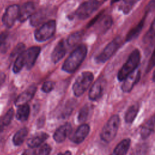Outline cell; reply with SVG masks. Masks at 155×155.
<instances>
[{
    "mask_svg": "<svg viewBox=\"0 0 155 155\" xmlns=\"http://www.w3.org/2000/svg\"><path fill=\"white\" fill-rule=\"evenodd\" d=\"M87 53V48L85 44L77 46L67 57L64 62L62 69L68 73H74L81 65Z\"/></svg>",
    "mask_w": 155,
    "mask_h": 155,
    "instance_id": "6da1fadb",
    "label": "cell"
},
{
    "mask_svg": "<svg viewBox=\"0 0 155 155\" xmlns=\"http://www.w3.org/2000/svg\"><path fill=\"white\" fill-rule=\"evenodd\" d=\"M140 61V53L138 49H134L128 56L117 73V79L123 81L128 75L134 71L139 65Z\"/></svg>",
    "mask_w": 155,
    "mask_h": 155,
    "instance_id": "7a4b0ae2",
    "label": "cell"
},
{
    "mask_svg": "<svg viewBox=\"0 0 155 155\" xmlns=\"http://www.w3.org/2000/svg\"><path fill=\"white\" fill-rule=\"evenodd\" d=\"M94 79L93 74L89 71L82 72L76 78L73 85L74 94L79 97L88 88Z\"/></svg>",
    "mask_w": 155,
    "mask_h": 155,
    "instance_id": "3957f363",
    "label": "cell"
},
{
    "mask_svg": "<svg viewBox=\"0 0 155 155\" xmlns=\"http://www.w3.org/2000/svg\"><path fill=\"white\" fill-rule=\"evenodd\" d=\"M119 125V116H112L104 126L101 133V138L106 142H111L115 137Z\"/></svg>",
    "mask_w": 155,
    "mask_h": 155,
    "instance_id": "277c9868",
    "label": "cell"
},
{
    "mask_svg": "<svg viewBox=\"0 0 155 155\" xmlns=\"http://www.w3.org/2000/svg\"><path fill=\"white\" fill-rule=\"evenodd\" d=\"M55 20H50L45 22L35 32V38L38 42H44L50 39L56 32Z\"/></svg>",
    "mask_w": 155,
    "mask_h": 155,
    "instance_id": "5b68a950",
    "label": "cell"
},
{
    "mask_svg": "<svg viewBox=\"0 0 155 155\" xmlns=\"http://www.w3.org/2000/svg\"><path fill=\"white\" fill-rule=\"evenodd\" d=\"M121 40L120 37L115 38L109 42L104 50L96 57L95 61L97 63L101 64L107 61L117 51L120 45Z\"/></svg>",
    "mask_w": 155,
    "mask_h": 155,
    "instance_id": "8992f818",
    "label": "cell"
},
{
    "mask_svg": "<svg viewBox=\"0 0 155 155\" xmlns=\"http://www.w3.org/2000/svg\"><path fill=\"white\" fill-rule=\"evenodd\" d=\"M99 2L89 0L82 3L77 8L75 14L80 19H85L90 17L98 8Z\"/></svg>",
    "mask_w": 155,
    "mask_h": 155,
    "instance_id": "52a82bcc",
    "label": "cell"
},
{
    "mask_svg": "<svg viewBox=\"0 0 155 155\" xmlns=\"http://www.w3.org/2000/svg\"><path fill=\"white\" fill-rule=\"evenodd\" d=\"M40 51L41 48L39 47L33 46L28 48L27 50H24L20 54L24 67H25L26 68L30 70L33 67Z\"/></svg>",
    "mask_w": 155,
    "mask_h": 155,
    "instance_id": "ba28073f",
    "label": "cell"
},
{
    "mask_svg": "<svg viewBox=\"0 0 155 155\" xmlns=\"http://www.w3.org/2000/svg\"><path fill=\"white\" fill-rule=\"evenodd\" d=\"M19 7L18 5L8 6L2 16V22L7 28H11L15 24L16 19H18L19 14Z\"/></svg>",
    "mask_w": 155,
    "mask_h": 155,
    "instance_id": "9c48e42d",
    "label": "cell"
},
{
    "mask_svg": "<svg viewBox=\"0 0 155 155\" xmlns=\"http://www.w3.org/2000/svg\"><path fill=\"white\" fill-rule=\"evenodd\" d=\"M106 85V81L104 78L101 77L96 80L91 87L88 97L91 101H97L102 96Z\"/></svg>",
    "mask_w": 155,
    "mask_h": 155,
    "instance_id": "30bf717a",
    "label": "cell"
},
{
    "mask_svg": "<svg viewBox=\"0 0 155 155\" xmlns=\"http://www.w3.org/2000/svg\"><path fill=\"white\" fill-rule=\"evenodd\" d=\"M140 78V71L136 70L130 75H128L124 81L121 86V89L124 92L128 93L134 87V86L139 82Z\"/></svg>",
    "mask_w": 155,
    "mask_h": 155,
    "instance_id": "8fae6325",
    "label": "cell"
},
{
    "mask_svg": "<svg viewBox=\"0 0 155 155\" xmlns=\"http://www.w3.org/2000/svg\"><path fill=\"white\" fill-rule=\"evenodd\" d=\"M66 52L67 46L65 44V42L63 39H61L55 45L51 53V61L54 64L58 63L60 60H61L64 57L65 54H66Z\"/></svg>",
    "mask_w": 155,
    "mask_h": 155,
    "instance_id": "7c38bea8",
    "label": "cell"
},
{
    "mask_svg": "<svg viewBox=\"0 0 155 155\" xmlns=\"http://www.w3.org/2000/svg\"><path fill=\"white\" fill-rule=\"evenodd\" d=\"M37 88L35 85L30 86L27 89L23 91L21 94L19 95L15 101V105L17 107L27 104V103L30 101L34 96Z\"/></svg>",
    "mask_w": 155,
    "mask_h": 155,
    "instance_id": "4fadbf2b",
    "label": "cell"
},
{
    "mask_svg": "<svg viewBox=\"0 0 155 155\" xmlns=\"http://www.w3.org/2000/svg\"><path fill=\"white\" fill-rule=\"evenodd\" d=\"M35 11V5L31 2L24 3L19 8V14L18 20L21 22H24L33 15Z\"/></svg>",
    "mask_w": 155,
    "mask_h": 155,
    "instance_id": "5bb4252c",
    "label": "cell"
},
{
    "mask_svg": "<svg viewBox=\"0 0 155 155\" xmlns=\"http://www.w3.org/2000/svg\"><path fill=\"white\" fill-rule=\"evenodd\" d=\"M90 132V127L88 124H82L70 137V139L75 143H80L84 141Z\"/></svg>",
    "mask_w": 155,
    "mask_h": 155,
    "instance_id": "9a60e30c",
    "label": "cell"
},
{
    "mask_svg": "<svg viewBox=\"0 0 155 155\" xmlns=\"http://www.w3.org/2000/svg\"><path fill=\"white\" fill-rule=\"evenodd\" d=\"M71 131V126L69 123H65L60 126L54 132L53 138L58 143L62 142L65 140L67 136H68Z\"/></svg>",
    "mask_w": 155,
    "mask_h": 155,
    "instance_id": "2e32d148",
    "label": "cell"
},
{
    "mask_svg": "<svg viewBox=\"0 0 155 155\" xmlns=\"http://www.w3.org/2000/svg\"><path fill=\"white\" fill-rule=\"evenodd\" d=\"M49 16V11L47 8L40 9L35 12L30 18V23L33 27H36L42 23Z\"/></svg>",
    "mask_w": 155,
    "mask_h": 155,
    "instance_id": "e0dca14e",
    "label": "cell"
},
{
    "mask_svg": "<svg viewBox=\"0 0 155 155\" xmlns=\"http://www.w3.org/2000/svg\"><path fill=\"white\" fill-rule=\"evenodd\" d=\"M155 127V114L150 118L141 127L140 134L142 139L148 138L154 131Z\"/></svg>",
    "mask_w": 155,
    "mask_h": 155,
    "instance_id": "ac0fdd59",
    "label": "cell"
},
{
    "mask_svg": "<svg viewBox=\"0 0 155 155\" xmlns=\"http://www.w3.org/2000/svg\"><path fill=\"white\" fill-rule=\"evenodd\" d=\"M48 137V135L45 133H38L29 138L27 140V145L30 148H37L40 146Z\"/></svg>",
    "mask_w": 155,
    "mask_h": 155,
    "instance_id": "d6986e66",
    "label": "cell"
},
{
    "mask_svg": "<svg viewBox=\"0 0 155 155\" xmlns=\"http://www.w3.org/2000/svg\"><path fill=\"white\" fill-rule=\"evenodd\" d=\"M145 16H143V18L140 21V22L133 28H132L127 33L126 36L125 41L127 42L131 41L132 40L136 38H137L139 35L140 34V31H142L144 24H145Z\"/></svg>",
    "mask_w": 155,
    "mask_h": 155,
    "instance_id": "ffe728a7",
    "label": "cell"
},
{
    "mask_svg": "<svg viewBox=\"0 0 155 155\" xmlns=\"http://www.w3.org/2000/svg\"><path fill=\"white\" fill-rule=\"evenodd\" d=\"M131 140L130 139H125L120 141L114 149L113 155H126L130 146Z\"/></svg>",
    "mask_w": 155,
    "mask_h": 155,
    "instance_id": "44dd1931",
    "label": "cell"
},
{
    "mask_svg": "<svg viewBox=\"0 0 155 155\" xmlns=\"http://www.w3.org/2000/svg\"><path fill=\"white\" fill-rule=\"evenodd\" d=\"M139 109V106L137 104L131 105L126 111L125 114V121L128 124L132 123L136 118Z\"/></svg>",
    "mask_w": 155,
    "mask_h": 155,
    "instance_id": "7402d4cb",
    "label": "cell"
},
{
    "mask_svg": "<svg viewBox=\"0 0 155 155\" xmlns=\"http://www.w3.org/2000/svg\"><path fill=\"white\" fill-rule=\"evenodd\" d=\"M29 114L30 107L28 104H24L18 107L16 117L18 120L24 122L28 119Z\"/></svg>",
    "mask_w": 155,
    "mask_h": 155,
    "instance_id": "603a6c76",
    "label": "cell"
},
{
    "mask_svg": "<svg viewBox=\"0 0 155 155\" xmlns=\"http://www.w3.org/2000/svg\"><path fill=\"white\" fill-rule=\"evenodd\" d=\"M155 39V18L151 22L150 27L143 38V42L145 44H150Z\"/></svg>",
    "mask_w": 155,
    "mask_h": 155,
    "instance_id": "cb8c5ba5",
    "label": "cell"
},
{
    "mask_svg": "<svg viewBox=\"0 0 155 155\" xmlns=\"http://www.w3.org/2000/svg\"><path fill=\"white\" fill-rule=\"evenodd\" d=\"M28 134V130L26 128L20 129L15 133L13 137V142L16 146L21 145L25 140Z\"/></svg>",
    "mask_w": 155,
    "mask_h": 155,
    "instance_id": "d4e9b609",
    "label": "cell"
},
{
    "mask_svg": "<svg viewBox=\"0 0 155 155\" xmlns=\"http://www.w3.org/2000/svg\"><path fill=\"white\" fill-rule=\"evenodd\" d=\"M113 20L111 16H106L99 19V30L101 32L107 31L112 25Z\"/></svg>",
    "mask_w": 155,
    "mask_h": 155,
    "instance_id": "484cf974",
    "label": "cell"
},
{
    "mask_svg": "<svg viewBox=\"0 0 155 155\" xmlns=\"http://www.w3.org/2000/svg\"><path fill=\"white\" fill-rule=\"evenodd\" d=\"M84 33L82 31H78L71 34L67 39V44L69 47L76 45L81 40Z\"/></svg>",
    "mask_w": 155,
    "mask_h": 155,
    "instance_id": "4316f807",
    "label": "cell"
},
{
    "mask_svg": "<svg viewBox=\"0 0 155 155\" xmlns=\"http://www.w3.org/2000/svg\"><path fill=\"white\" fill-rule=\"evenodd\" d=\"M13 114H14V111H13V108H10V110H8V111L6 113V114L4 115V116L1 120L0 130H2V128L4 127H5L10 124V123L11 122V121L13 119Z\"/></svg>",
    "mask_w": 155,
    "mask_h": 155,
    "instance_id": "83f0119b",
    "label": "cell"
},
{
    "mask_svg": "<svg viewBox=\"0 0 155 155\" xmlns=\"http://www.w3.org/2000/svg\"><path fill=\"white\" fill-rule=\"evenodd\" d=\"M147 151L148 145L145 143H140L134 148L131 155H147Z\"/></svg>",
    "mask_w": 155,
    "mask_h": 155,
    "instance_id": "f1b7e54d",
    "label": "cell"
},
{
    "mask_svg": "<svg viewBox=\"0 0 155 155\" xmlns=\"http://www.w3.org/2000/svg\"><path fill=\"white\" fill-rule=\"evenodd\" d=\"M137 1L139 0H122L120 9L125 14H127L132 9L134 5Z\"/></svg>",
    "mask_w": 155,
    "mask_h": 155,
    "instance_id": "f546056e",
    "label": "cell"
},
{
    "mask_svg": "<svg viewBox=\"0 0 155 155\" xmlns=\"http://www.w3.org/2000/svg\"><path fill=\"white\" fill-rule=\"evenodd\" d=\"M50 151V147L48 144L45 143L37 147L34 152V155H49Z\"/></svg>",
    "mask_w": 155,
    "mask_h": 155,
    "instance_id": "4dcf8cb0",
    "label": "cell"
},
{
    "mask_svg": "<svg viewBox=\"0 0 155 155\" xmlns=\"http://www.w3.org/2000/svg\"><path fill=\"white\" fill-rule=\"evenodd\" d=\"M90 111V108L88 105L84 106L79 111L78 114V120L80 122H83L85 121L88 117V114Z\"/></svg>",
    "mask_w": 155,
    "mask_h": 155,
    "instance_id": "1f68e13d",
    "label": "cell"
},
{
    "mask_svg": "<svg viewBox=\"0 0 155 155\" xmlns=\"http://www.w3.org/2000/svg\"><path fill=\"white\" fill-rule=\"evenodd\" d=\"M25 49V45L23 43H19L18 44H17L16 45V47L13 48V50H12L10 56L11 57H15L18 56L20 54H21Z\"/></svg>",
    "mask_w": 155,
    "mask_h": 155,
    "instance_id": "d6a6232c",
    "label": "cell"
},
{
    "mask_svg": "<svg viewBox=\"0 0 155 155\" xmlns=\"http://www.w3.org/2000/svg\"><path fill=\"white\" fill-rule=\"evenodd\" d=\"M54 87V83L53 81H48L45 82L41 88V90L44 93H49L51 91Z\"/></svg>",
    "mask_w": 155,
    "mask_h": 155,
    "instance_id": "836d02e7",
    "label": "cell"
},
{
    "mask_svg": "<svg viewBox=\"0 0 155 155\" xmlns=\"http://www.w3.org/2000/svg\"><path fill=\"white\" fill-rule=\"evenodd\" d=\"M155 66V48L151 54V58L149 59V61L148 62L147 68H146V71L148 73Z\"/></svg>",
    "mask_w": 155,
    "mask_h": 155,
    "instance_id": "e575fe53",
    "label": "cell"
},
{
    "mask_svg": "<svg viewBox=\"0 0 155 155\" xmlns=\"http://www.w3.org/2000/svg\"><path fill=\"white\" fill-rule=\"evenodd\" d=\"M154 10H155V0H150L145 8L146 13L151 12Z\"/></svg>",
    "mask_w": 155,
    "mask_h": 155,
    "instance_id": "d590c367",
    "label": "cell"
},
{
    "mask_svg": "<svg viewBox=\"0 0 155 155\" xmlns=\"http://www.w3.org/2000/svg\"><path fill=\"white\" fill-rule=\"evenodd\" d=\"M8 33L7 31H4L0 33V47L5 42L8 37Z\"/></svg>",
    "mask_w": 155,
    "mask_h": 155,
    "instance_id": "8d00e7d4",
    "label": "cell"
},
{
    "mask_svg": "<svg viewBox=\"0 0 155 155\" xmlns=\"http://www.w3.org/2000/svg\"><path fill=\"white\" fill-rule=\"evenodd\" d=\"M58 155H71V152L69 151H67L64 153H60Z\"/></svg>",
    "mask_w": 155,
    "mask_h": 155,
    "instance_id": "74e56055",
    "label": "cell"
},
{
    "mask_svg": "<svg viewBox=\"0 0 155 155\" xmlns=\"http://www.w3.org/2000/svg\"><path fill=\"white\" fill-rule=\"evenodd\" d=\"M152 79H153V81L154 82H155V70L153 71V76H152Z\"/></svg>",
    "mask_w": 155,
    "mask_h": 155,
    "instance_id": "f35d334b",
    "label": "cell"
},
{
    "mask_svg": "<svg viewBox=\"0 0 155 155\" xmlns=\"http://www.w3.org/2000/svg\"><path fill=\"white\" fill-rule=\"evenodd\" d=\"M120 1V0H111V4H114V3H115V2H118V1Z\"/></svg>",
    "mask_w": 155,
    "mask_h": 155,
    "instance_id": "ab89813d",
    "label": "cell"
},
{
    "mask_svg": "<svg viewBox=\"0 0 155 155\" xmlns=\"http://www.w3.org/2000/svg\"><path fill=\"white\" fill-rule=\"evenodd\" d=\"M22 155H29V154H27V153H24Z\"/></svg>",
    "mask_w": 155,
    "mask_h": 155,
    "instance_id": "60d3db41",
    "label": "cell"
},
{
    "mask_svg": "<svg viewBox=\"0 0 155 155\" xmlns=\"http://www.w3.org/2000/svg\"><path fill=\"white\" fill-rule=\"evenodd\" d=\"M94 1H98V2H99V0H94Z\"/></svg>",
    "mask_w": 155,
    "mask_h": 155,
    "instance_id": "b9f144b4",
    "label": "cell"
},
{
    "mask_svg": "<svg viewBox=\"0 0 155 155\" xmlns=\"http://www.w3.org/2000/svg\"><path fill=\"white\" fill-rule=\"evenodd\" d=\"M110 155H113V154H110Z\"/></svg>",
    "mask_w": 155,
    "mask_h": 155,
    "instance_id": "7bdbcfd3",
    "label": "cell"
}]
</instances>
